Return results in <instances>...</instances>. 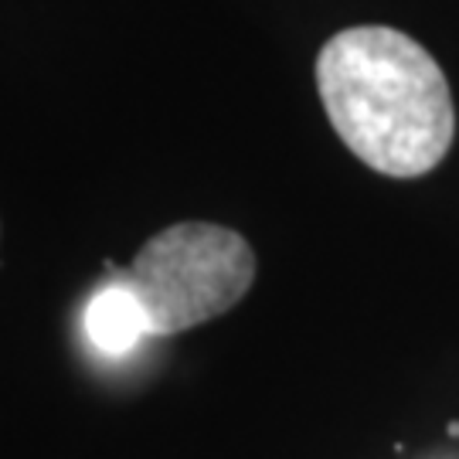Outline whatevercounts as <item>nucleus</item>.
Returning <instances> with one entry per match:
<instances>
[{"label": "nucleus", "instance_id": "f257e3e1", "mask_svg": "<svg viewBox=\"0 0 459 459\" xmlns=\"http://www.w3.org/2000/svg\"><path fill=\"white\" fill-rule=\"evenodd\" d=\"M316 89L341 143L385 178H422L456 140L449 79L405 31H337L316 55Z\"/></svg>", "mask_w": 459, "mask_h": 459}, {"label": "nucleus", "instance_id": "f03ea898", "mask_svg": "<svg viewBox=\"0 0 459 459\" xmlns=\"http://www.w3.org/2000/svg\"><path fill=\"white\" fill-rule=\"evenodd\" d=\"M143 307L150 337H174L229 313L255 279V252L238 231L212 221H178L116 273Z\"/></svg>", "mask_w": 459, "mask_h": 459}, {"label": "nucleus", "instance_id": "7ed1b4c3", "mask_svg": "<svg viewBox=\"0 0 459 459\" xmlns=\"http://www.w3.org/2000/svg\"><path fill=\"white\" fill-rule=\"evenodd\" d=\"M82 327L89 344L106 358H123L143 337H150L143 307L136 303L133 290L119 276L102 282L96 293L89 296L82 313Z\"/></svg>", "mask_w": 459, "mask_h": 459}]
</instances>
